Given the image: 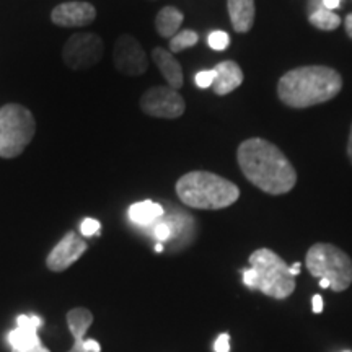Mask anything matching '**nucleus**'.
Here are the masks:
<instances>
[{
  "label": "nucleus",
  "mask_w": 352,
  "mask_h": 352,
  "mask_svg": "<svg viewBox=\"0 0 352 352\" xmlns=\"http://www.w3.org/2000/svg\"><path fill=\"white\" fill-rule=\"evenodd\" d=\"M236 160L245 178L267 195H285L296 186V168L270 140L261 138L243 140L236 151Z\"/></svg>",
  "instance_id": "nucleus-1"
},
{
  "label": "nucleus",
  "mask_w": 352,
  "mask_h": 352,
  "mask_svg": "<svg viewBox=\"0 0 352 352\" xmlns=\"http://www.w3.org/2000/svg\"><path fill=\"white\" fill-rule=\"evenodd\" d=\"M342 78L327 65H303L289 70L279 78L277 95L290 108H310L327 103L341 91Z\"/></svg>",
  "instance_id": "nucleus-2"
},
{
  "label": "nucleus",
  "mask_w": 352,
  "mask_h": 352,
  "mask_svg": "<svg viewBox=\"0 0 352 352\" xmlns=\"http://www.w3.org/2000/svg\"><path fill=\"white\" fill-rule=\"evenodd\" d=\"M176 195L188 208L219 210L235 204L240 189L235 183L210 171H191L176 182Z\"/></svg>",
  "instance_id": "nucleus-3"
},
{
  "label": "nucleus",
  "mask_w": 352,
  "mask_h": 352,
  "mask_svg": "<svg viewBox=\"0 0 352 352\" xmlns=\"http://www.w3.org/2000/svg\"><path fill=\"white\" fill-rule=\"evenodd\" d=\"M250 267L254 271V290L264 296L284 300L296 290V277L290 274V267L279 254L270 248H259L250 256Z\"/></svg>",
  "instance_id": "nucleus-4"
},
{
  "label": "nucleus",
  "mask_w": 352,
  "mask_h": 352,
  "mask_svg": "<svg viewBox=\"0 0 352 352\" xmlns=\"http://www.w3.org/2000/svg\"><path fill=\"white\" fill-rule=\"evenodd\" d=\"M307 270L314 277L329 280V289L342 292L352 284V259L331 243H315L305 258Z\"/></svg>",
  "instance_id": "nucleus-5"
},
{
  "label": "nucleus",
  "mask_w": 352,
  "mask_h": 352,
  "mask_svg": "<svg viewBox=\"0 0 352 352\" xmlns=\"http://www.w3.org/2000/svg\"><path fill=\"white\" fill-rule=\"evenodd\" d=\"M36 134V121L28 108L16 103L0 108V157L15 158Z\"/></svg>",
  "instance_id": "nucleus-6"
},
{
  "label": "nucleus",
  "mask_w": 352,
  "mask_h": 352,
  "mask_svg": "<svg viewBox=\"0 0 352 352\" xmlns=\"http://www.w3.org/2000/svg\"><path fill=\"white\" fill-rule=\"evenodd\" d=\"M104 44L96 33H77L64 44V64L74 70H87L101 60Z\"/></svg>",
  "instance_id": "nucleus-7"
},
{
  "label": "nucleus",
  "mask_w": 352,
  "mask_h": 352,
  "mask_svg": "<svg viewBox=\"0 0 352 352\" xmlns=\"http://www.w3.org/2000/svg\"><path fill=\"white\" fill-rule=\"evenodd\" d=\"M140 109L152 118L176 120L183 116L186 103L178 90L171 87H153L140 98Z\"/></svg>",
  "instance_id": "nucleus-8"
},
{
  "label": "nucleus",
  "mask_w": 352,
  "mask_h": 352,
  "mask_svg": "<svg viewBox=\"0 0 352 352\" xmlns=\"http://www.w3.org/2000/svg\"><path fill=\"white\" fill-rule=\"evenodd\" d=\"M113 60L114 67L129 77L142 76L148 67L147 54H145L138 39L131 34H121L116 39L113 50Z\"/></svg>",
  "instance_id": "nucleus-9"
},
{
  "label": "nucleus",
  "mask_w": 352,
  "mask_h": 352,
  "mask_svg": "<svg viewBox=\"0 0 352 352\" xmlns=\"http://www.w3.org/2000/svg\"><path fill=\"white\" fill-rule=\"evenodd\" d=\"M88 245L83 241L76 232H69L63 240L57 243L52 252L47 254L46 266L52 272H63L69 270L77 259H80L83 253L87 252Z\"/></svg>",
  "instance_id": "nucleus-10"
},
{
  "label": "nucleus",
  "mask_w": 352,
  "mask_h": 352,
  "mask_svg": "<svg viewBox=\"0 0 352 352\" xmlns=\"http://www.w3.org/2000/svg\"><path fill=\"white\" fill-rule=\"evenodd\" d=\"M96 10L88 2H65L57 6L51 13L52 23L63 28L87 26L95 20Z\"/></svg>",
  "instance_id": "nucleus-11"
},
{
  "label": "nucleus",
  "mask_w": 352,
  "mask_h": 352,
  "mask_svg": "<svg viewBox=\"0 0 352 352\" xmlns=\"http://www.w3.org/2000/svg\"><path fill=\"white\" fill-rule=\"evenodd\" d=\"M41 318L39 316H28V315H20L16 318V328L8 334V342H10L12 349L16 351H25V349H33L41 344L39 340L38 329L41 328Z\"/></svg>",
  "instance_id": "nucleus-12"
},
{
  "label": "nucleus",
  "mask_w": 352,
  "mask_h": 352,
  "mask_svg": "<svg viewBox=\"0 0 352 352\" xmlns=\"http://www.w3.org/2000/svg\"><path fill=\"white\" fill-rule=\"evenodd\" d=\"M215 78L212 90L215 95H228L243 83V70L235 60H222L214 67Z\"/></svg>",
  "instance_id": "nucleus-13"
},
{
  "label": "nucleus",
  "mask_w": 352,
  "mask_h": 352,
  "mask_svg": "<svg viewBox=\"0 0 352 352\" xmlns=\"http://www.w3.org/2000/svg\"><path fill=\"white\" fill-rule=\"evenodd\" d=\"M91 323H94V314L90 310H87V308L78 307L72 308L69 311L67 324L74 336V341H76L69 352H88L85 349V340H83V336H85L88 328L91 327Z\"/></svg>",
  "instance_id": "nucleus-14"
},
{
  "label": "nucleus",
  "mask_w": 352,
  "mask_h": 352,
  "mask_svg": "<svg viewBox=\"0 0 352 352\" xmlns=\"http://www.w3.org/2000/svg\"><path fill=\"white\" fill-rule=\"evenodd\" d=\"M227 8L232 26L236 33H248L253 28L254 15H256L254 0H227Z\"/></svg>",
  "instance_id": "nucleus-15"
},
{
  "label": "nucleus",
  "mask_w": 352,
  "mask_h": 352,
  "mask_svg": "<svg viewBox=\"0 0 352 352\" xmlns=\"http://www.w3.org/2000/svg\"><path fill=\"white\" fill-rule=\"evenodd\" d=\"M152 57L168 87L175 88V90L183 87V69L170 51L164 50V47H155L152 51Z\"/></svg>",
  "instance_id": "nucleus-16"
},
{
  "label": "nucleus",
  "mask_w": 352,
  "mask_h": 352,
  "mask_svg": "<svg viewBox=\"0 0 352 352\" xmlns=\"http://www.w3.org/2000/svg\"><path fill=\"white\" fill-rule=\"evenodd\" d=\"M129 219L140 227L153 226L157 220H160L165 215V209L158 202L153 201H142L135 202L129 208Z\"/></svg>",
  "instance_id": "nucleus-17"
},
{
  "label": "nucleus",
  "mask_w": 352,
  "mask_h": 352,
  "mask_svg": "<svg viewBox=\"0 0 352 352\" xmlns=\"http://www.w3.org/2000/svg\"><path fill=\"white\" fill-rule=\"evenodd\" d=\"M184 15L176 7H165L158 12L155 28L162 38H173L182 28Z\"/></svg>",
  "instance_id": "nucleus-18"
},
{
  "label": "nucleus",
  "mask_w": 352,
  "mask_h": 352,
  "mask_svg": "<svg viewBox=\"0 0 352 352\" xmlns=\"http://www.w3.org/2000/svg\"><path fill=\"white\" fill-rule=\"evenodd\" d=\"M310 23L315 26V28L323 30V32H333V30L340 28L341 25V19L340 15L328 10L323 6H320L318 8H315L314 12L310 13Z\"/></svg>",
  "instance_id": "nucleus-19"
},
{
  "label": "nucleus",
  "mask_w": 352,
  "mask_h": 352,
  "mask_svg": "<svg viewBox=\"0 0 352 352\" xmlns=\"http://www.w3.org/2000/svg\"><path fill=\"white\" fill-rule=\"evenodd\" d=\"M197 41H199V36H197L196 32L183 30V32H178L170 39V52H182L188 47L195 46Z\"/></svg>",
  "instance_id": "nucleus-20"
},
{
  "label": "nucleus",
  "mask_w": 352,
  "mask_h": 352,
  "mask_svg": "<svg viewBox=\"0 0 352 352\" xmlns=\"http://www.w3.org/2000/svg\"><path fill=\"white\" fill-rule=\"evenodd\" d=\"M208 44L214 51H226L230 44V36L226 32H212L208 38Z\"/></svg>",
  "instance_id": "nucleus-21"
},
{
  "label": "nucleus",
  "mask_w": 352,
  "mask_h": 352,
  "mask_svg": "<svg viewBox=\"0 0 352 352\" xmlns=\"http://www.w3.org/2000/svg\"><path fill=\"white\" fill-rule=\"evenodd\" d=\"M152 233L158 241H166V240L171 239V228L168 226V222H166L164 217H162L160 220H157V222L153 223Z\"/></svg>",
  "instance_id": "nucleus-22"
},
{
  "label": "nucleus",
  "mask_w": 352,
  "mask_h": 352,
  "mask_svg": "<svg viewBox=\"0 0 352 352\" xmlns=\"http://www.w3.org/2000/svg\"><path fill=\"white\" fill-rule=\"evenodd\" d=\"M100 228H101V223L98 222V220L88 217V219H85L82 222L80 233H82L83 236H94V235H98Z\"/></svg>",
  "instance_id": "nucleus-23"
},
{
  "label": "nucleus",
  "mask_w": 352,
  "mask_h": 352,
  "mask_svg": "<svg viewBox=\"0 0 352 352\" xmlns=\"http://www.w3.org/2000/svg\"><path fill=\"white\" fill-rule=\"evenodd\" d=\"M214 78H215L214 69L212 70H201V72L196 74L195 82L199 88H209V87H212Z\"/></svg>",
  "instance_id": "nucleus-24"
},
{
  "label": "nucleus",
  "mask_w": 352,
  "mask_h": 352,
  "mask_svg": "<svg viewBox=\"0 0 352 352\" xmlns=\"http://www.w3.org/2000/svg\"><path fill=\"white\" fill-rule=\"evenodd\" d=\"M215 352H230V336L227 333L220 334L214 344Z\"/></svg>",
  "instance_id": "nucleus-25"
},
{
  "label": "nucleus",
  "mask_w": 352,
  "mask_h": 352,
  "mask_svg": "<svg viewBox=\"0 0 352 352\" xmlns=\"http://www.w3.org/2000/svg\"><path fill=\"white\" fill-rule=\"evenodd\" d=\"M311 308H314V314H321L323 311V298H321V296H314V298H311Z\"/></svg>",
  "instance_id": "nucleus-26"
},
{
  "label": "nucleus",
  "mask_w": 352,
  "mask_h": 352,
  "mask_svg": "<svg viewBox=\"0 0 352 352\" xmlns=\"http://www.w3.org/2000/svg\"><path fill=\"white\" fill-rule=\"evenodd\" d=\"M85 349L88 352H100L101 351V346L96 341H94V340H85Z\"/></svg>",
  "instance_id": "nucleus-27"
},
{
  "label": "nucleus",
  "mask_w": 352,
  "mask_h": 352,
  "mask_svg": "<svg viewBox=\"0 0 352 352\" xmlns=\"http://www.w3.org/2000/svg\"><path fill=\"white\" fill-rule=\"evenodd\" d=\"M341 0H321V6H323L324 8H328V10H334V8L340 7Z\"/></svg>",
  "instance_id": "nucleus-28"
},
{
  "label": "nucleus",
  "mask_w": 352,
  "mask_h": 352,
  "mask_svg": "<svg viewBox=\"0 0 352 352\" xmlns=\"http://www.w3.org/2000/svg\"><path fill=\"white\" fill-rule=\"evenodd\" d=\"M344 26H346V33L347 36H349L352 39V13H349V15L346 16L344 20Z\"/></svg>",
  "instance_id": "nucleus-29"
},
{
  "label": "nucleus",
  "mask_w": 352,
  "mask_h": 352,
  "mask_svg": "<svg viewBox=\"0 0 352 352\" xmlns=\"http://www.w3.org/2000/svg\"><path fill=\"white\" fill-rule=\"evenodd\" d=\"M12 352H51L47 347H44L43 344H39L36 347H33V349H25V351H16V349H12Z\"/></svg>",
  "instance_id": "nucleus-30"
},
{
  "label": "nucleus",
  "mask_w": 352,
  "mask_h": 352,
  "mask_svg": "<svg viewBox=\"0 0 352 352\" xmlns=\"http://www.w3.org/2000/svg\"><path fill=\"white\" fill-rule=\"evenodd\" d=\"M300 270H302V264L300 263H294L292 266H290V274L296 277V276L300 274Z\"/></svg>",
  "instance_id": "nucleus-31"
},
{
  "label": "nucleus",
  "mask_w": 352,
  "mask_h": 352,
  "mask_svg": "<svg viewBox=\"0 0 352 352\" xmlns=\"http://www.w3.org/2000/svg\"><path fill=\"white\" fill-rule=\"evenodd\" d=\"M347 157H349V160L352 164V126H351V132H349V140H347Z\"/></svg>",
  "instance_id": "nucleus-32"
},
{
  "label": "nucleus",
  "mask_w": 352,
  "mask_h": 352,
  "mask_svg": "<svg viewBox=\"0 0 352 352\" xmlns=\"http://www.w3.org/2000/svg\"><path fill=\"white\" fill-rule=\"evenodd\" d=\"M320 287L328 289V287H329V280H327V279H320Z\"/></svg>",
  "instance_id": "nucleus-33"
},
{
  "label": "nucleus",
  "mask_w": 352,
  "mask_h": 352,
  "mask_svg": "<svg viewBox=\"0 0 352 352\" xmlns=\"http://www.w3.org/2000/svg\"><path fill=\"white\" fill-rule=\"evenodd\" d=\"M155 252H158V253L164 252V245H162V243H157V245H155Z\"/></svg>",
  "instance_id": "nucleus-34"
}]
</instances>
